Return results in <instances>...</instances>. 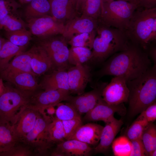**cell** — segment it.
Returning <instances> with one entry per match:
<instances>
[{
  "mask_svg": "<svg viewBox=\"0 0 156 156\" xmlns=\"http://www.w3.org/2000/svg\"><path fill=\"white\" fill-rule=\"evenodd\" d=\"M147 53L138 46L131 43L128 48L111 56L99 70L100 76L120 77L127 81L140 76L150 67Z\"/></svg>",
  "mask_w": 156,
  "mask_h": 156,
  "instance_id": "cell-1",
  "label": "cell"
},
{
  "mask_svg": "<svg viewBox=\"0 0 156 156\" xmlns=\"http://www.w3.org/2000/svg\"><path fill=\"white\" fill-rule=\"evenodd\" d=\"M127 83L129 91V116L133 117L156 101V64L138 77L127 81Z\"/></svg>",
  "mask_w": 156,
  "mask_h": 156,
  "instance_id": "cell-2",
  "label": "cell"
},
{
  "mask_svg": "<svg viewBox=\"0 0 156 156\" xmlns=\"http://www.w3.org/2000/svg\"><path fill=\"white\" fill-rule=\"evenodd\" d=\"M131 43L125 31L99 23L92 45L91 60L102 62L115 53L127 49Z\"/></svg>",
  "mask_w": 156,
  "mask_h": 156,
  "instance_id": "cell-3",
  "label": "cell"
},
{
  "mask_svg": "<svg viewBox=\"0 0 156 156\" xmlns=\"http://www.w3.org/2000/svg\"><path fill=\"white\" fill-rule=\"evenodd\" d=\"M156 20V7L137 8L125 31L130 42L145 51L147 49L149 46L148 39Z\"/></svg>",
  "mask_w": 156,
  "mask_h": 156,
  "instance_id": "cell-4",
  "label": "cell"
},
{
  "mask_svg": "<svg viewBox=\"0 0 156 156\" xmlns=\"http://www.w3.org/2000/svg\"><path fill=\"white\" fill-rule=\"evenodd\" d=\"M137 5L128 1L114 0L102 1L99 23L125 31Z\"/></svg>",
  "mask_w": 156,
  "mask_h": 156,
  "instance_id": "cell-5",
  "label": "cell"
},
{
  "mask_svg": "<svg viewBox=\"0 0 156 156\" xmlns=\"http://www.w3.org/2000/svg\"><path fill=\"white\" fill-rule=\"evenodd\" d=\"M4 92L0 96V120L13 125L22 108L27 105L32 94L5 84Z\"/></svg>",
  "mask_w": 156,
  "mask_h": 156,
  "instance_id": "cell-6",
  "label": "cell"
},
{
  "mask_svg": "<svg viewBox=\"0 0 156 156\" xmlns=\"http://www.w3.org/2000/svg\"><path fill=\"white\" fill-rule=\"evenodd\" d=\"M52 118L44 113H39L32 129L19 141L29 146L34 155H46L54 145L49 138L48 127Z\"/></svg>",
  "mask_w": 156,
  "mask_h": 156,
  "instance_id": "cell-7",
  "label": "cell"
},
{
  "mask_svg": "<svg viewBox=\"0 0 156 156\" xmlns=\"http://www.w3.org/2000/svg\"><path fill=\"white\" fill-rule=\"evenodd\" d=\"M68 41L62 35L40 39L39 44L46 51L56 70H66L68 62Z\"/></svg>",
  "mask_w": 156,
  "mask_h": 156,
  "instance_id": "cell-8",
  "label": "cell"
},
{
  "mask_svg": "<svg viewBox=\"0 0 156 156\" xmlns=\"http://www.w3.org/2000/svg\"><path fill=\"white\" fill-rule=\"evenodd\" d=\"M27 26L32 34L40 39L58 35H62L65 24L51 15L27 20Z\"/></svg>",
  "mask_w": 156,
  "mask_h": 156,
  "instance_id": "cell-9",
  "label": "cell"
},
{
  "mask_svg": "<svg viewBox=\"0 0 156 156\" xmlns=\"http://www.w3.org/2000/svg\"><path fill=\"white\" fill-rule=\"evenodd\" d=\"M127 80L120 77H114L103 89V100L110 105H118L128 101L129 90Z\"/></svg>",
  "mask_w": 156,
  "mask_h": 156,
  "instance_id": "cell-10",
  "label": "cell"
},
{
  "mask_svg": "<svg viewBox=\"0 0 156 156\" xmlns=\"http://www.w3.org/2000/svg\"><path fill=\"white\" fill-rule=\"evenodd\" d=\"M70 94L69 91L64 89L44 90L32 94L27 105L43 113L47 107L56 106L62 101H65Z\"/></svg>",
  "mask_w": 156,
  "mask_h": 156,
  "instance_id": "cell-11",
  "label": "cell"
},
{
  "mask_svg": "<svg viewBox=\"0 0 156 156\" xmlns=\"http://www.w3.org/2000/svg\"><path fill=\"white\" fill-rule=\"evenodd\" d=\"M106 84L101 85L91 91L75 96L69 95L65 101L74 106L80 116L86 114L93 108L102 98V92Z\"/></svg>",
  "mask_w": 156,
  "mask_h": 156,
  "instance_id": "cell-12",
  "label": "cell"
},
{
  "mask_svg": "<svg viewBox=\"0 0 156 156\" xmlns=\"http://www.w3.org/2000/svg\"><path fill=\"white\" fill-rule=\"evenodd\" d=\"M126 109L123 103L118 105H110L106 103L102 98L97 105L83 117L84 120L88 122L102 121L105 123L114 117L115 113L123 116Z\"/></svg>",
  "mask_w": 156,
  "mask_h": 156,
  "instance_id": "cell-13",
  "label": "cell"
},
{
  "mask_svg": "<svg viewBox=\"0 0 156 156\" xmlns=\"http://www.w3.org/2000/svg\"><path fill=\"white\" fill-rule=\"evenodd\" d=\"M67 71L70 93L77 95L83 93L90 81V68L83 64H78L70 67Z\"/></svg>",
  "mask_w": 156,
  "mask_h": 156,
  "instance_id": "cell-14",
  "label": "cell"
},
{
  "mask_svg": "<svg viewBox=\"0 0 156 156\" xmlns=\"http://www.w3.org/2000/svg\"><path fill=\"white\" fill-rule=\"evenodd\" d=\"M93 149L90 145L75 139L66 140L56 145L52 156H88Z\"/></svg>",
  "mask_w": 156,
  "mask_h": 156,
  "instance_id": "cell-15",
  "label": "cell"
},
{
  "mask_svg": "<svg viewBox=\"0 0 156 156\" xmlns=\"http://www.w3.org/2000/svg\"><path fill=\"white\" fill-rule=\"evenodd\" d=\"M98 20L81 16L76 17L65 24L64 32L62 35L68 41L74 36L96 30Z\"/></svg>",
  "mask_w": 156,
  "mask_h": 156,
  "instance_id": "cell-16",
  "label": "cell"
},
{
  "mask_svg": "<svg viewBox=\"0 0 156 156\" xmlns=\"http://www.w3.org/2000/svg\"><path fill=\"white\" fill-rule=\"evenodd\" d=\"M77 0H52L51 15L64 24L78 17L79 13L76 7Z\"/></svg>",
  "mask_w": 156,
  "mask_h": 156,
  "instance_id": "cell-17",
  "label": "cell"
},
{
  "mask_svg": "<svg viewBox=\"0 0 156 156\" xmlns=\"http://www.w3.org/2000/svg\"><path fill=\"white\" fill-rule=\"evenodd\" d=\"M39 112L27 105L22 109L13 125L16 135L20 140L33 128Z\"/></svg>",
  "mask_w": 156,
  "mask_h": 156,
  "instance_id": "cell-18",
  "label": "cell"
},
{
  "mask_svg": "<svg viewBox=\"0 0 156 156\" xmlns=\"http://www.w3.org/2000/svg\"><path fill=\"white\" fill-rule=\"evenodd\" d=\"M36 75L26 72H11L0 76L2 78L22 91L33 94L39 87Z\"/></svg>",
  "mask_w": 156,
  "mask_h": 156,
  "instance_id": "cell-19",
  "label": "cell"
},
{
  "mask_svg": "<svg viewBox=\"0 0 156 156\" xmlns=\"http://www.w3.org/2000/svg\"><path fill=\"white\" fill-rule=\"evenodd\" d=\"M103 127L99 141L94 148L96 154L104 153L108 150L123 124L122 120H118L114 117L106 123Z\"/></svg>",
  "mask_w": 156,
  "mask_h": 156,
  "instance_id": "cell-20",
  "label": "cell"
},
{
  "mask_svg": "<svg viewBox=\"0 0 156 156\" xmlns=\"http://www.w3.org/2000/svg\"><path fill=\"white\" fill-rule=\"evenodd\" d=\"M103 127L93 123L81 125L70 139H75L89 145L96 146L100 139Z\"/></svg>",
  "mask_w": 156,
  "mask_h": 156,
  "instance_id": "cell-21",
  "label": "cell"
},
{
  "mask_svg": "<svg viewBox=\"0 0 156 156\" xmlns=\"http://www.w3.org/2000/svg\"><path fill=\"white\" fill-rule=\"evenodd\" d=\"M30 50L31 53V65L36 75L44 74L53 67L47 53L40 45L34 46Z\"/></svg>",
  "mask_w": 156,
  "mask_h": 156,
  "instance_id": "cell-22",
  "label": "cell"
},
{
  "mask_svg": "<svg viewBox=\"0 0 156 156\" xmlns=\"http://www.w3.org/2000/svg\"><path fill=\"white\" fill-rule=\"evenodd\" d=\"M31 53L30 50L18 54L0 71V76L14 72H26L35 75L31 65Z\"/></svg>",
  "mask_w": 156,
  "mask_h": 156,
  "instance_id": "cell-23",
  "label": "cell"
},
{
  "mask_svg": "<svg viewBox=\"0 0 156 156\" xmlns=\"http://www.w3.org/2000/svg\"><path fill=\"white\" fill-rule=\"evenodd\" d=\"M39 86L44 90L64 89L69 92L68 78L66 70H55L43 78Z\"/></svg>",
  "mask_w": 156,
  "mask_h": 156,
  "instance_id": "cell-24",
  "label": "cell"
},
{
  "mask_svg": "<svg viewBox=\"0 0 156 156\" xmlns=\"http://www.w3.org/2000/svg\"><path fill=\"white\" fill-rule=\"evenodd\" d=\"M19 142L13 125L0 120V153L8 150Z\"/></svg>",
  "mask_w": 156,
  "mask_h": 156,
  "instance_id": "cell-25",
  "label": "cell"
},
{
  "mask_svg": "<svg viewBox=\"0 0 156 156\" xmlns=\"http://www.w3.org/2000/svg\"><path fill=\"white\" fill-rule=\"evenodd\" d=\"M24 14L27 20L51 15L50 1L48 0H32L27 4Z\"/></svg>",
  "mask_w": 156,
  "mask_h": 156,
  "instance_id": "cell-26",
  "label": "cell"
},
{
  "mask_svg": "<svg viewBox=\"0 0 156 156\" xmlns=\"http://www.w3.org/2000/svg\"><path fill=\"white\" fill-rule=\"evenodd\" d=\"M25 48L17 46L5 39L0 51V71L7 65L13 57L24 51Z\"/></svg>",
  "mask_w": 156,
  "mask_h": 156,
  "instance_id": "cell-27",
  "label": "cell"
},
{
  "mask_svg": "<svg viewBox=\"0 0 156 156\" xmlns=\"http://www.w3.org/2000/svg\"><path fill=\"white\" fill-rule=\"evenodd\" d=\"M92 57V51L88 48L71 47L69 49L68 62L73 66L91 60Z\"/></svg>",
  "mask_w": 156,
  "mask_h": 156,
  "instance_id": "cell-28",
  "label": "cell"
},
{
  "mask_svg": "<svg viewBox=\"0 0 156 156\" xmlns=\"http://www.w3.org/2000/svg\"><path fill=\"white\" fill-rule=\"evenodd\" d=\"M48 133L50 141L54 145L66 140L62 122L55 117L48 125Z\"/></svg>",
  "mask_w": 156,
  "mask_h": 156,
  "instance_id": "cell-29",
  "label": "cell"
},
{
  "mask_svg": "<svg viewBox=\"0 0 156 156\" xmlns=\"http://www.w3.org/2000/svg\"><path fill=\"white\" fill-rule=\"evenodd\" d=\"M26 24L17 12L12 13L0 19V30L12 31L26 28Z\"/></svg>",
  "mask_w": 156,
  "mask_h": 156,
  "instance_id": "cell-30",
  "label": "cell"
},
{
  "mask_svg": "<svg viewBox=\"0 0 156 156\" xmlns=\"http://www.w3.org/2000/svg\"><path fill=\"white\" fill-rule=\"evenodd\" d=\"M5 35L10 42L19 47H25L31 39L32 34L26 28L8 32L5 31Z\"/></svg>",
  "mask_w": 156,
  "mask_h": 156,
  "instance_id": "cell-31",
  "label": "cell"
},
{
  "mask_svg": "<svg viewBox=\"0 0 156 156\" xmlns=\"http://www.w3.org/2000/svg\"><path fill=\"white\" fill-rule=\"evenodd\" d=\"M141 139L148 154L156 149V127L153 123H149L142 133Z\"/></svg>",
  "mask_w": 156,
  "mask_h": 156,
  "instance_id": "cell-32",
  "label": "cell"
},
{
  "mask_svg": "<svg viewBox=\"0 0 156 156\" xmlns=\"http://www.w3.org/2000/svg\"><path fill=\"white\" fill-rule=\"evenodd\" d=\"M112 146L115 156H130L132 150L131 141L125 135L115 139Z\"/></svg>",
  "mask_w": 156,
  "mask_h": 156,
  "instance_id": "cell-33",
  "label": "cell"
},
{
  "mask_svg": "<svg viewBox=\"0 0 156 156\" xmlns=\"http://www.w3.org/2000/svg\"><path fill=\"white\" fill-rule=\"evenodd\" d=\"M96 34V30L78 34L72 37L68 41V43L71 47H84L92 49Z\"/></svg>",
  "mask_w": 156,
  "mask_h": 156,
  "instance_id": "cell-34",
  "label": "cell"
},
{
  "mask_svg": "<svg viewBox=\"0 0 156 156\" xmlns=\"http://www.w3.org/2000/svg\"><path fill=\"white\" fill-rule=\"evenodd\" d=\"M56 106L55 117L62 121L81 117L75 107L69 103L60 102Z\"/></svg>",
  "mask_w": 156,
  "mask_h": 156,
  "instance_id": "cell-35",
  "label": "cell"
},
{
  "mask_svg": "<svg viewBox=\"0 0 156 156\" xmlns=\"http://www.w3.org/2000/svg\"><path fill=\"white\" fill-rule=\"evenodd\" d=\"M102 0H87L81 11V16L98 20L101 12Z\"/></svg>",
  "mask_w": 156,
  "mask_h": 156,
  "instance_id": "cell-36",
  "label": "cell"
},
{
  "mask_svg": "<svg viewBox=\"0 0 156 156\" xmlns=\"http://www.w3.org/2000/svg\"><path fill=\"white\" fill-rule=\"evenodd\" d=\"M148 124L145 120L136 119L128 127L125 135L131 141L141 139L144 129Z\"/></svg>",
  "mask_w": 156,
  "mask_h": 156,
  "instance_id": "cell-37",
  "label": "cell"
},
{
  "mask_svg": "<svg viewBox=\"0 0 156 156\" xmlns=\"http://www.w3.org/2000/svg\"><path fill=\"white\" fill-rule=\"evenodd\" d=\"M34 155L33 151L29 146L19 142L8 150L0 153V156H30Z\"/></svg>",
  "mask_w": 156,
  "mask_h": 156,
  "instance_id": "cell-38",
  "label": "cell"
},
{
  "mask_svg": "<svg viewBox=\"0 0 156 156\" xmlns=\"http://www.w3.org/2000/svg\"><path fill=\"white\" fill-rule=\"evenodd\" d=\"M62 122L66 140L70 139L78 128L83 125L81 117Z\"/></svg>",
  "mask_w": 156,
  "mask_h": 156,
  "instance_id": "cell-39",
  "label": "cell"
},
{
  "mask_svg": "<svg viewBox=\"0 0 156 156\" xmlns=\"http://www.w3.org/2000/svg\"><path fill=\"white\" fill-rule=\"evenodd\" d=\"M21 5L16 0H0V19L17 12Z\"/></svg>",
  "mask_w": 156,
  "mask_h": 156,
  "instance_id": "cell-40",
  "label": "cell"
},
{
  "mask_svg": "<svg viewBox=\"0 0 156 156\" xmlns=\"http://www.w3.org/2000/svg\"><path fill=\"white\" fill-rule=\"evenodd\" d=\"M137 119L143 120L149 123H153L156 119V101L142 112Z\"/></svg>",
  "mask_w": 156,
  "mask_h": 156,
  "instance_id": "cell-41",
  "label": "cell"
},
{
  "mask_svg": "<svg viewBox=\"0 0 156 156\" xmlns=\"http://www.w3.org/2000/svg\"><path fill=\"white\" fill-rule=\"evenodd\" d=\"M131 141L132 150L130 156H148L141 138Z\"/></svg>",
  "mask_w": 156,
  "mask_h": 156,
  "instance_id": "cell-42",
  "label": "cell"
},
{
  "mask_svg": "<svg viewBox=\"0 0 156 156\" xmlns=\"http://www.w3.org/2000/svg\"><path fill=\"white\" fill-rule=\"evenodd\" d=\"M156 0H138V8L150 9L156 7Z\"/></svg>",
  "mask_w": 156,
  "mask_h": 156,
  "instance_id": "cell-43",
  "label": "cell"
},
{
  "mask_svg": "<svg viewBox=\"0 0 156 156\" xmlns=\"http://www.w3.org/2000/svg\"><path fill=\"white\" fill-rule=\"evenodd\" d=\"M156 39V20L153 23V28L150 36L148 39V42L150 44V43L155 40Z\"/></svg>",
  "mask_w": 156,
  "mask_h": 156,
  "instance_id": "cell-44",
  "label": "cell"
},
{
  "mask_svg": "<svg viewBox=\"0 0 156 156\" xmlns=\"http://www.w3.org/2000/svg\"><path fill=\"white\" fill-rule=\"evenodd\" d=\"M55 106H51L46 108L44 110V112L46 115L49 116L52 118L55 117L53 116L55 115L56 109Z\"/></svg>",
  "mask_w": 156,
  "mask_h": 156,
  "instance_id": "cell-45",
  "label": "cell"
},
{
  "mask_svg": "<svg viewBox=\"0 0 156 156\" xmlns=\"http://www.w3.org/2000/svg\"><path fill=\"white\" fill-rule=\"evenodd\" d=\"M87 0H77L76 7L77 10L79 13H81L84 5Z\"/></svg>",
  "mask_w": 156,
  "mask_h": 156,
  "instance_id": "cell-46",
  "label": "cell"
},
{
  "mask_svg": "<svg viewBox=\"0 0 156 156\" xmlns=\"http://www.w3.org/2000/svg\"><path fill=\"white\" fill-rule=\"evenodd\" d=\"M148 54V53H147ZM148 55H150L154 61L156 62V48L155 47H152L150 49Z\"/></svg>",
  "mask_w": 156,
  "mask_h": 156,
  "instance_id": "cell-47",
  "label": "cell"
},
{
  "mask_svg": "<svg viewBox=\"0 0 156 156\" xmlns=\"http://www.w3.org/2000/svg\"><path fill=\"white\" fill-rule=\"evenodd\" d=\"M3 80V79L0 78V96L4 92L5 89V85Z\"/></svg>",
  "mask_w": 156,
  "mask_h": 156,
  "instance_id": "cell-48",
  "label": "cell"
},
{
  "mask_svg": "<svg viewBox=\"0 0 156 156\" xmlns=\"http://www.w3.org/2000/svg\"><path fill=\"white\" fill-rule=\"evenodd\" d=\"M21 4H26L28 3L32 0H18Z\"/></svg>",
  "mask_w": 156,
  "mask_h": 156,
  "instance_id": "cell-49",
  "label": "cell"
},
{
  "mask_svg": "<svg viewBox=\"0 0 156 156\" xmlns=\"http://www.w3.org/2000/svg\"><path fill=\"white\" fill-rule=\"evenodd\" d=\"M128 1L131 3L136 4L137 5L138 0H121Z\"/></svg>",
  "mask_w": 156,
  "mask_h": 156,
  "instance_id": "cell-50",
  "label": "cell"
},
{
  "mask_svg": "<svg viewBox=\"0 0 156 156\" xmlns=\"http://www.w3.org/2000/svg\"><path fill=\"white\" fill-rule=\"evenodd\" d=\"M4 39L0 35V51Z\"/></svg>",
  "mask_w": 156,
  "mask_h": 156,
  "instance_id": "cell-51",
  "label": "cell"
},
{
  "mask_svg": "<svg viewBox=\"0 0 156 156\" xmlns=\"http://www.w3.org/2000/svg\"><path fill=\"white\" fill-rule=\"evenodd\" d=\"M149 156H156V149L151 152L149 154Z\"/></svg>",
  "mask_w": 156,
  "mask_h": 156,
  "instance_id": "cell-52",
  "label": "cell"
},
{
  "mask_svg": "<svg viewBox=\"0 0 156 156\" xmlns=\"http://www.w3.org/2000/svg\"><path fill=\"white\" fill-rule=\"evenodd\" d=\"M102 1L103 2H109L111 1L114 0H102Z\"/></svg>",
  "mask_w": 156,
  "mask_h": 156,
  "instance_id": "cell-53",
  "label": "cell"
},
{
  "mask_svg": "<svg viewBox=\"0 0 156 156\" xmlns=\"http://www.w3.org/2000/svg\"><path fill=\"white\" fill-rule=\"evenodd\" d=\"M49 0V1H51L52 0Z\"/></svg>",
  "mask_w": 156,
  "mask_h": 156,
  "instance_id": "cell-54",
  "label": "cell"
}]
</instances>
